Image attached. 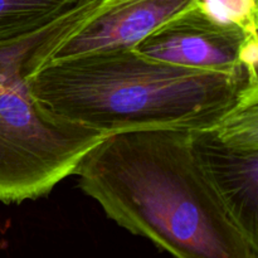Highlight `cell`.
Wrapping results in <instances>:
<instances>
[{
    "label": "cell",
    "mask_w": 258,
    "mask_h": 258,
    "mask_svg": "<svg viewBox=\"0 0 258 258\" xmlns=\"http://www.w3.org/2000/svg\"><path fill=\"white\" fill-rule=\"evenodd\" d=\"M189 133L110 134L73 175L108 218L174 258H258L197 161Z\"/></svg>",
    "instance_id": "1"
},
{
    "label": "cell",
    "mask_w": 258,
    "mask_h": 258,
    "mask_svg": "<svg viewBox=\"0 0 258 258\" xmlns=\"http://www.w3.org/2000/svg\"><path fill=\"white\" fill-rule=\"evenodd\" d=\"M28 85L48 112L107 135L211 127L258 97V76L246 68L196 70L134 48L48 60L28 77Z\"/></svg>",
    "instance_id": "2"
},
{
    "label": "cell",
    "mask_w": 258,
    "mask_h": 258,
    "mask_svg": "<svg viewBox=\"0 0 258 258\" xmlns=\"http://www.w3.org/2000/svg\"><path fill=\"white\" fill-rule=\"evenodd\" d=\"M100 0H80L44 24L0 38V202L35 201L73 175L107 134L48 112L28 77L92 14Z\"/></svg>",
    "instance_id": "3"
},
{
    "label": "cell",
    "mask_w": 258,
    "mask_h": 258,
    "mask_svg": "<svg viewBox=\"0 0 258 258\" xmlns=\"http://www.w3.org/2000/svg\"><path fill=\"white\" fill-rule=\"evenodd\" d=\"M197 161L237 226L258 247V97L211 127L191 130Z\"/></svg>",
    "instance_id": "4"
},
{
    "label": "cell",
    "mask_w": 258,
    "mask_h": 258,
    "mask_svg": "<svg viewBox=\"0 0 258 258\" xmlns=\"http://www.w3.org/2000/svg\"><path fill=\"white\" fill-rule=\"evenodd\" d=\"M248 35L239 28L213 22L194 4L156 28L134 49L171 64L232 72L244 68L238 54Z\"/></svg>",
    "instance_id": "5"
},
{
    "label": "cell",
    "mask_w": 258,
    "mask_h": 258,
    "mask_svg": "<svg viewBox=\"0 0 258 258\" xmlns=\"http://www.w3.org/2000/svg\"><path fill=\"white\" fill-rule=\"evenodd\" d=\"M197 0H100L92 14L52 54L49 60L134 48Z\"/></svg>",
    "instance_id": "6"
},
{
    "label": "cell",
    "mask_w": 258,
    "mask_h": 258,
    "mask_svg": "<svg viewBox=\"0 0 258 258\" xmlns=\"http://www.w3.org/2000/svg\"><path fill=\"white\" fill-rule=\"evenodd\" d=\"M80 0H0V38L44 24Z\"/></svg>",
    "instance_id": "7"
},
{
    "label": "cell",
    "mask_w": 258,
    "mask_h": 258,
    "mask_svg": "<svg viewBox=\"0 0 258 258\" xmlns=\"http://www.w3.org/2000/svg\"><path fill=\"white\" fill-rule=\"evenodd\" d=\"M197 5L218 24L257 34L258 0H197Z\"/></svg>",
    "instance_id": "8"
},
{
    "label": "cell",
    "mask_w": 258,
    "mask_h": 258,
    "mask_svg": "<svg viewBox=\"0 0 258 258\" xmlns=\"http://www.w3.org/2000/svg\"><path fill=\"white\" fill-rule=\"evenodd\" d=\"M239 63L248 71L251 75H257L258 64V34L248 35L242 44L238 54Z\"/></svg>",
    "instance_id": "9"
}]
</instances>
